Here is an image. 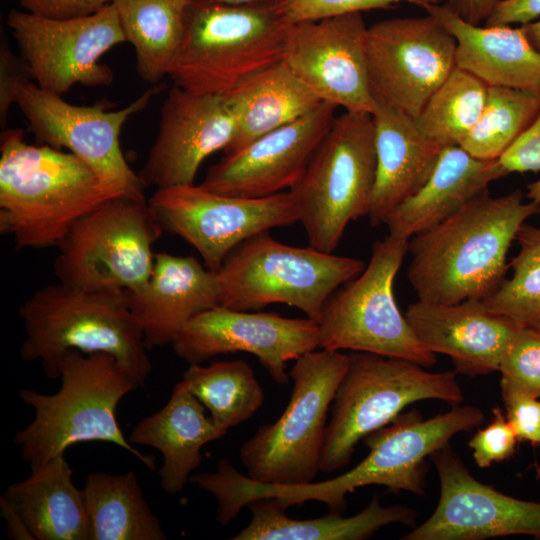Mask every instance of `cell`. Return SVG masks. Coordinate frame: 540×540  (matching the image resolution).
<instances>
[{
    "label": "cell",
    "instance_id": "1",
    "mask_svg": "<svg viewBox=\"0 0 540 540\" xmlns=\"http://www.w3.org/2000/svg\"><path fill=\"white\" fill-rule=\"evenodd\" d=\"M540 205L519 189L499 197L488 191L408 240V280L418 300L451 304L484 299L505 279L507 254Z\"/></svg>",
    "mask_w": 540,
    "mask_h": 540
},
{
    "label": "cell",
    "instance_id": "2",
    "mask_svg": "<svg viewBox=\"0 0 540 540\" xmlns=\"http://www.w3.org/2000/svg\"><path fill=\"white\" fill-rule=\"evenodd\" d=\"M483 422L482 410L471 405H455L428 419L413 409L400 413L389 424L367 435L363 440L369 448L368 455L346 473L321 482L282 485L256 482L234 471L226 480L225 497L236 511L256 499L276 498L285 508L314 500L325 503L331 512L342 513L347 494L368 485L424 496L425 459L449 445L456 434L470 431Z\"/></svg>",
    "mask_w": 540,
    "mask_h": 540
},
{
    "label": "cell",
    "instance_id": "3",
    "mask_svg": "<svg viewBox=\"0 0 540 540\" xmlns=\"http://www.w3.org/2000/svg\"><path fill=\"white\" fill-rule=\"evenodd\" d=\"M0 232L18 250L57 247L85 215L120 194L81 158L24 141L21 129L0 138Z\"/></svg>",
    "mask_w": 540,
    "mask_h": 540
},
{
    "label": "cell",
    "instance_id": "4",
    "mask_svg": "<svg viewBox=\"0 0 540 540\" xmlns=\"http://www.w3.org/2000/svg\"><path fill=\"white\" fill-rule=\"evenodd\" d=\"M60 389L43 394L21 389L20 400L34 410V419L17 431L14 443L30 468L84 442L112 443L125 449L150 470L155 457L134 448L117 421L121 399L139 385L111 354L68 351L60 363Z\"/></svg>",
    "mask_w": 540,
    "mask_h": 540
},
{
    "label": "cell",
    "instance_id": "5",
    "mask_svg": "<svg viewBox=\"0 0 540 540\" xmlns=\"http://www.w3.org/2000/svg\"><path fill=\"white\" fill-rule=\"evenodd\" d=\"M25 338L20 356L39 361L50 379L60 377L68 351L113 355L144 386L152 364L143 332L133 316L125 290L91 291L47 285L19 308Z\"/></svg>",
    "mask_w": 540,
    "mask_h": 540
},
{
    "label": "cell",
    "instance_id": "6",
    "mask_svg": "<svg viewBox=\"0 0 540 540\" xmlns=\"http://www.w3.org/2000/svg\"><path fill=\"white\" fill-rule=\"evenodd\" d=\"M288 25L272 2L190 0L183 41L168 76L190 92L226 95L282 61Z\"/></svg>",
    "mask_w": 540,
    "mask_h": 540
},
{
    "label": "cell",
    "instance_id": "7",
    "mask_svg": "<svg viewBox=\"0 0 540 540\" xmlns=\"http://www.w3.org/2000/svg\"><path fill=\"white\" fill-rule=\"evenodd\" d=\"M348 356L325 430L322 472L348 465L357 443L389 424L408 405L440 400L455 406L464 400L456 370L430 372L406 359L369 352L353 351Z\"/></svg>",
    "mask_w": 540,
    "mask_h": 540
},
{
    "label": "cell",
    "instance_id": "8",
    "mask_svg": "<svg viewBox=\"0 0 540 540\" xmlns=\"http://www.w3.org/2000/svg\"><path fill=\"white\" fill-rule=\"evenodd\" d=\"M364 268L360 259L287 245L261 232L238 245L216 272L220 305L251 311L286 304L318 323L330 296Z\"/></svg>",
    "mask_w": 540,
    "mask_h": 540
},
{
    "label": "cell",
    "instance_id": "9",
    "mask_svg": "<svg viewBox=\"0 0 540 540\" xmlns=\"http://www.w3.org/2000/svg\"><path fill=\"white\" fill-rule=\"evenodd\" d=\"M376 167L372 114L345 111L336 116L288 190L310 246L333 253L347 225L368 216Z\"/></svg>",
    "mask_w": 540,
    "mask_h": 540
},
{
    "label": "cell",
    "instance_id": "10",
    "mask_svg": "<svg viewBox=\"0 0 540 540\" xmlns=\"http://www.w3.org/2000/svg\"><path fill=\"white\" fill-rule=\"evenodd\" d=\"M349 364L348 354L321 348L295 360L289 403L277 421L260 426L240 448L252 480L265 484L313 482L320 471L327 416Z\"/></svg>",
    "mask_w": 540,
    "mask_h": 540
},
{
    "label": "cell",
    "instance_id": "11",
    "mask_svg": "<svg viewBox=\"0 0 540 540\" xmlns=\"http://www.w3.org/2000/svg\"><path fill=\"white\" fill-rule=\"evenodd\" d=\"M408 253V240L388 234L377 240L364 270L327 300L320 321L319 348L396 357L424 367L436 354L415 335L394 297L395 277Z\"/></svg>",
    "mask_w": 540,
    "mask_h": 540
},
{
    "label": "cell",
    "instance_id": "12",
    "mask_svg": "<svg viewBox=\"0 0 540 540\" xmlns=\"http://www.w3.org/2000/svg\"><path fill=\"white\" fill-rule=\"evenodd\" d=\"M163 229L145 197L119 195L84 217L57 246L54 273L64 285L130 290L149 278Z\"/></svg>",
    "mask_w": 540,
    "mask_h": 540
},
{
    "label": "cell",
    "instance_id": "13",
    "mask_svg": "<svg viewBox=\"0 0 540 540\" xmlns=\"http://www.w3.org/2000/svg\"><path fill=\"white\" fill-rule=\"evenodd\" d=\"M148 204L163 231L189 243L213 272L248 238L298 222L289 191L244 198L186 184L156 189Z\"/></svg>",
    "mask_w": 540,
    "mask_h": 540
},
{
    "label": "cell",
    "instance_id": "14",
    "mask_svg": "<svg viewBox=\"0 0 540 540\" xmlns=\"http://www.w3.org/2000/svg\"><path fill=\"white\" fill-rule=\"evenodd\" d=\"M161 90L154 84L128 106L107 111L102 103L77 106L32 82L20 88L16 105L36 140L66 148L85 161L114 191L145 197V185L128 165L120 146L121 130L130 116L143 110Z\"/></svg>",
    "mask_w": 540,
    "mask_h": 540
},
{
    "label": "cell",
    "instance_id": "15",
    "mask_svg": "<svg viewBox=\"0 0 540 540\" xmlns=\"http://www.w3.org/2000/svg\"><path fill=\"white\" fill-rule=\"evenodd\" d=\"M7 24L40 88L61 96L75 84L113 82V71L99 62L112 47L126 42L112 3L92 15L61 20L14 9Z\"/></svg>",
    "mask_w": 540,
    "mask_h": 540
},
{
    "label": "cell",
    "instance_id": "16",
    "mask_svg": "<svg viewBox=\"0 0 540 540\" xmlns=\"http://www.w3.org/2000/svg\"><path fill=\"white\" fill-rule=\"evenodd\" d=\"M455 53L454 37L428 14L374 23L366 63L375 100L416 119L456 67Z\"/></svg>",
    "mask_w": 540,
    "mask_h": 540
},
{
    "label": "cell",
    "instance_id": "17",
    "mask_svg": "<svg viewBox=\"0 0 540 540\" xmlns=\"http://www.w3.org/2000/svg\"><path fill=\"white\" fill-rule=\"evenodd\" d=\"M319 345L318 323L309 318L234 310L222 305L193 317L172 343L175 354L189 364H201L228 353L253 354L279 385L290 381L287 363Z\"/></svg>",
    "mask_w": 540,
    "mask_h": 540
},
{
    "label": "cell",
    "instance_id": "18",
    "mask_svg": "<svg viewBox=\"0 0 540 540\" xmlns=\"http://www.w3.org/2000/svg\"><path fill=\"white\" fill-rule=\"evenodd\" d=\"M362 13L288 25L283 61L321 101L372 114Z\"/></svg>",
    "mask_w": 540,
    "mask_h": 540
},
{
    "label": "cell",
    "instance_id": "19",
    "mask_svg": "<svg viewBox=\"0 0 540 540\" xmlns=\"http://www.w3.org/2000/svg\"><path fill=\"white\" fill-rule=\"evenodd\" d=\"M440 496L433 514L403 540L540 539V502L515 498L477 480L449 445L431 455Z\"/></svg>",
    "mask_w": 540,
    "mask_h": 540
},
{
    "label": "cell",
    "instance_id": "20",
    "mask_svg": "<svg viewBox=\"0 0 540 540\" xmlns=\"http://www.w3.org/2000/svg\"><path fill=\"white\" fill-rule=\"evenodd\" d=\"M337 107L321 102L299 119L225 155L201 185L213 192L261 198L291 189L329 131Z\"/></svg>",
    "mask_w": 540,
    "mask_h": 540
},
{
    "label": "cell",
    "instance_id": "21",
    "mask_svg": "<svg viewBox=\"0 0 540 540\" xmlns=\"http://www.w3.org/2000/svg\"><path fill=\"white\" fill-rule=\"evenodd\" d=\"M234 134L235 118L224 95L199 94L173 85L138 175L145 186L156 189L194 184L202 162L224 151Z\"/></svg>",
    "mask_w": 540,
    "mask_h": 540
},
{
    "label": "cell",
    "instance_id": "22",
    "mask_svg": "<svg viewBox=\"0 0 540 540\" xmlns=\"http://www.w3.org/2000/svg\"><path fill=\"white\" fill-rule=\"evenodd\" d=\"M405 317L420 342L447 355L455 370L475 377L499 370L518 326L489 311L482 300L411 303Z\"/></svg>",
    "mask_w": 540,
    "mask_h": 540
},
{
    "label": "cell",
    "instance_id": "23",
    "mask_svg": "<svg viewBox=\"0 0 540 540\" xmlns=\"http://www.w3.org/2000/svg\"><path fill=\"white\" fill-rule=\"evenodd\" d=\"M125 296L148 350L172 344L188 321L220 305L216 272L193 256L167 252L155 253L147 281Z\"/></svg>",
    "mask_w": 540,
    "mask_h": 540
},
{
    "label": "cell",
    "instance_id": "24",
    "mask_svg": "<svg viewBox=\"0 0 540 540\" xmlns=\"http://www.w3.org/2000/svg\"><path fill=\"white\" fill-rule=\"evenodd\" d=\"M422 8L454 37L456 67L487 86L540 94V52L529 42L521 26L474 25L446 3L426 4Z\"/></svg>",
    "mask_w": 540,
    "mask_h": 540
},
{
    "label": "cell",
    "instance_id": "25",
    "mask_svg": "<svg viewBox=\"0 0 540 540\" xmlns=\"http://www.w3.org/2000/svg\"><path fill=\"white\" fill-rule=\"evenodd\" d=\"M375 101L372 117L377 167L368 214L372 226L384 223L398 205L423 187L442 151L418 129L413 118Z\"/></svg>",
    "mask_w": 540,
    "mask_h": 540
},
{
    "label": "cell",
    "instance_id": "26",
    "mask_svg": "<svg viewBox=\"0 0 540 540\" xmlns=\"http://www.w3.org/2000/svg\"><path fill=\"white\" fill-rule=\"evenodd\" d=\"M226 433L180 381L174 386L168 402L156 413L139 421L128 440L132 444L153 447L161 453V487L168 494H177L200 466L201 448L221 439Z\"/></svg>",
    "mask_w": 540,
    "mask_h": 540
},
{
    "label": "cell",
    "instance_id": "27",
    "mask_svg": "<svg viewBox=\"0 0 540 540\" xmlns=\"http://www.w3.org/2000/svg\"><path fill=\"white\" fill-rule=\"evenodd\" d=\"M506 175L498 159L475 158L460 146L442 149L423 187L386 217L389 235L409 240L487 192L493 181Z\"/></svg>",
    "mask_w": 540,
    "mask_h": 540
},
{
    "label": "cell",
    "instance_id": "28",
    "mask_svg": "<svg viewBox=\"0 0 540 540\" xmlns=\"http://www.w3.org/2000/svg\"><path fill=\"white\" fill-rule=\"evenodd\" d=\"M64 454L31 468L2 494L20 513L35 540H92L84 491L72 480Z\"/></svg>",
    "mask_w": 540,
    "mask_h": 540
},
{
    "label": "cell",
    "instance_id": "29",
    "mask_svg": "<svg viewBox=\"0 0 540 540\" xmlns=\"http://www.w3.org/2000/svg\"><path fill=\"white\" fill-rule=\"evenodd\" d=\"M224 96L235 118V134L225 155L299 119L321 103L283 60L252 74Z\"/></svg>",
    "mask_w": 540,
    "mask_h": 540
},
{
    "label": "cell",
    "instance_id": "30",
    "mask_svg": "<svg viewBox=\"0 0 540 540\" xmlns=\"http://www.w3.org/2000/svg\"><path fill=\"white\" fill-rule=\"evenodd\" d=\"M251 519L233 540H364L390 524L413 526L416 512L407 506H383L378 495L359 513L343 517L331 512L312 519L290 518L276 498L248 505Z\"/></svg>",
    "mask_w": 540,
    "mask_h": 540
},
{
    "label": "cell",
    "instance_id": "31",
    "mask_svg": "<svg viewBox=\"0 0 540 540\" xmlns=\"http://www.w3.org/2000/svg\"><path fill=\"white\" fill-rule=\"evenodd\" d=\"M190 0H112L126 42L136 53V70L158 84L169 74L185 33Z\"/></svg>",
    "mask_w": 540,
    "mask_h": 540
},
{
    "label": "cell",
    "instance_id": "32",
    "mask_svg": "<svg viewBox=\"0 0 540 540\" xmlns=\"http://www.w3.org/2000/svg\"><path fill=\"white\" fill-rule=\"evenodd\" d=\"M92 540H165L133 471L92 472L83 488Z\"/></svg>",
    "mask_w": 540,
    "mask_h": 540
},
{
    "label": "cell",
    "instance_id": "33",
    "mask_svg": "<svg viewBox=\"0 0 540 540\" xmlns=\"http://www.w3.org/2000/svg\"><path fill=\"white\" fill-rule=\"evenodd\" d=\"M181 381L227 432L250 419L264 402L263 388L243 360L190 364Z\"/></svg>",
    "mask_w": 540,
    "mask_h": 540
},
{
    "label": "cell",
    "instance_id": "34",
    "mask_svg": "<svg viewBox=\"0 0 540 540\" xmlns=\"http://www.w3.org/2000/svg\"><path fill=\"white\" fill-rule=\"evenodd\" d=\"M487 85L455 67L415 120L418 129L441 149L460 146L478 121Z\"/></svg>",
    "mask_w": 540,
    "mask_h": 540
},
{
    "label": "cell",
    "instance_id": "35",
    "mask_svg": "<svg viewBox=\"0 0 540 540\" xmlns=\"http://www.w3.org/2000/svg\"><path fill=\"white\" fill-rule=\"evenodd\" d=\"M539 112L540 94L487 86L482 113L460 147L478 159H499L530 127Z\"/></svg>",
    "mask_w": 540,
    "mask_h": 540
},
{
    "label": "cell",
    "instance_id": "36",
    "mask_svg": "<svg viewBox=\"0 0 540 540\" xmlns=\"http://www.w3.org/2000/svg\"><path fill=\"white\" fill-rule=\"evenodd\" d=\"M511 261L512 276L482 299L489 311L518 327L540 331V227L523 223Z\"/></svg>",
    "mask_w": 540,
    "mask_h": 540
},
{
    "label": "cell",
    "instance_id": "37",
    "mask_svg": "<svg viewBox=\"0 0 540 540\" xmlns=\"http://www.w3.org/2000/svg\"><path fill=\"white\" fill-rule=\"evenodd\" d=\"M498 371L500 381L540 398V331L518 327Z\"/></svg>",
    "mask_w": 540,
    "mask_h": 540
},
{
    "label": "cell",
    "instance_id": "38",
    "mask_svg": "<svg viewBox=\"0 0 540 540\" xmlns=\"http://www.w3.org/2000/svg\"><path fill=\"white\" fill-rule=\"evenodd\" d=\"M443 0H276L273 7L283 21L294 24L304 21L320 20L349 13L387 8L394 4L407 2L423 7L437 4Z\"/></svg>",
    "mask_w": 540,
    "mask_h": 540
},
{
    "label": "cell",
    "instance_id": "39",
    "mask_svg": "<svg viewBox=\"0 0 540 540\" xmlns=\"http://www.w3.org/2000/svg\"><path fill=\"white\" fill-rule=\"evenodd\" d=\"M518 442V436L505 412L500 407H495L489 424L473 435L468 446L476 464L487 468L511 458Z\"/></svg>",
    "mask_w": 540,
    "mask_h": 540
},
{
    "label": "cell",
    "instance_id": "40",
    "mask_svg": "<svg viewBox=\"0 0 540 540\" xmlns=\"http://www.w3.org/2000/svg\"><path fill=\"white\" fill-rule=\"evenodd\" d=\"M505 415L519 442L540 447V398L500 381Z\"/></svg>",
    "mask_w": 540,
    "mask_h": 540
},
{
    "label": "cell",
    "instance_id": "41",
    "mask_svg": "<svg viewBox=\"0 0 540 540\" xmlns=\"http://www.w3.org/2000/svg\"><path fill=\"white\" fill-rule=\"evenodd\" d=\"M31 74L24 59L10 49L6 38L0 45V125L6 127L9 110L16 104L21 87L31 82Z\"/></svg>",
    "mask_w": 540,
    "mask_h": 540
},
{
    "label": "cell",
    "instance_id": "42",
    "mask_svg": "<svg viewBox=\"0 0 540 540\" xmlns=\"http://www.w3.org/2000/svg\"><path fill=\"white\" fill-rule=\"evenodd\" d=\"M498 160L506 174L540 171V112Z\"/></svg>",
    "mask_w": 540,
    "mask_h": 540
},
{
    "label": "cell",
    "instance_id": "43",
    "mask_svg": "<svg viewBox=\"0 0 540 540\" xmlns=\"http://www.w3.org/2000/svg\"><path fill=\"white\" fill-rule=\"evenodd\" d=\"M29 13L50 19H72L92 15L112 0H18Z\"/></svg>",
    "mask_w": 540,
    "mask_h": 540
},
{
    "label": "cell",
    "instance_id": "44",
    "mask_svg": "<svg viewBox=\"0 0 540 540\" xmlns=\"http://www.w3.org/2000/svg\"><path fill=\"white\" fill-rule=\"evenodd\" d=\"M540 17V0H499L485 26L525 25Z\"/></svg>",
    "mask_w": 540,
    "mask_h": 540
},
{
    "label": "cell",
    "instance_id": "45",
    "mask_svg": "<svg viewBox=\"0 0 540 540\" xmlns=\"http://www.w3.org/2000/svg\"><path fill=\"white\" fill-rule=\"evenodd\" d=\"M499 0H446L452 8L465 21L479 25L485 21Z\"/></svg>",
    "mask_w": 540,
    "mask_h": 540
},
{
    "label": "cell",
    "instance_id": "46",
    "mask_svg": "<svg viewBox=\"0 0 540 540\" xmlns=\"http://www.w3.org/2000/svg\"><path fill=\"white\" fill-rule=\"evenodd\" d=\"M1 516L6 520L10 539L35 540L24 519L15 507L3 496L0 497Z\"/></svg>",
    "mask_w": 540,
    "mask_h": 540
},
{
    "label": "cell",
    "instance_id": "47",
    "mask_svg": "<svg viewBox=\"0 0 540 540\" xmlns=\"http://www.w3.org/2000/svg\"><path fill=\"white\" fill-rule=\"evenodd\" d=\"M532 46L540 52V20L521 26Z\"/></svg>",
    "mask_w": 540,
    "mask_h": 540
},
{
    "label": "cell",
    "instance_id": "48",
    "mask_svg": "<svg viewBox=\"0 0 540 540\" xmlns=\"http://www.w3.org/2000/svg\"><path fill=\"white\" fill-rule=\"evenodd\" d=\"M526 196L529 201L540 205V179L531 182L527 185Z\"/></svg>",
    "mask_w": 540,
    "mask_h": 540
},
{
    "label": "cell",
    "instance_id": "49",
    "mask_svg": "<svg viewBox=\"0 0 540 540\" xmlns=\"http://www.w3.org/2000/svg\"><path fill=\"white\" fill-rule=\"evenodd\" d=\"M216 1L230 3V4H254V3L274 2L276 0H216Z\"/></svg>",
    "mask_w": 540,
    "mask_h": 540
},
{
    "label": "cell",
    "instance_id": "50",
    "mask_svg": "<svg viewBox=\"0 0 540 540\" xmlns=\"http://www.w3.org/2000/svg\"><path fill=\"white\" fill-rule=\"evenodd\" d=\"M537 215H538L539 218H540V207H539V210H538V212H537Z\"/></svg>",
    "mask_w": 540,
    "mask_h": 540
}]
</instances>
